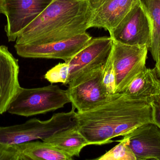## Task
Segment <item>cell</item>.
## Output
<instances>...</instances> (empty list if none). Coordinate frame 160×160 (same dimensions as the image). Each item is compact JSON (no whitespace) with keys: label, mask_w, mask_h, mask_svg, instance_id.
<instances>
[{"label":"cell","mask_w":160,"mask_h":160,"mask_svg":"<svg viewBox=\"0 0 160 160\" xmlns=\"http://www.w3.org/2000/svg\"><path fill=\"white\" fill-rule=\"evenodd\" d=\"M74 120L89 145H102L152 122V106L146 101L116 93L112 100L101 106L84 112H77Z\"/></svg>","instance_id":"cell-1"},{"label":"cell","mask_w":160,"mask_h":160,"mask_svg":"<svg viewBox=\"0 0 160 160\" xmlns=\"http://www.w3.org/2000/svg\"><path fill=\"white\" fill-rule=\"evenodd\" d=\"M89 0H53L18 35V45H38L65 40L90 28Z\"/></svg>","instance_id":"cell-2"},{"label":"cell","mask_w":160,"mask_h":160,"mask_svg":"<svg viewBox=\"0 0 160 160\" xmlns=\"http://www.w3.org/2000/svg\"><path fill=\"white\" fill-rule=\"evenodd\" d=\"M76 109L54 114L46 121L32 118L23 124L0 126V144L18 145L37 140L42 141L57 132L76 126Z\"/></svg>","instance_id":"cell-3"},{"label":"cell","mask_w":160,"mask_h":160,"mask_svg":"<svg viewBox=\"0 0 160 160\" xmlns=\"http://www.w3.org/2000/svg\"><path fill=\"white\" fill-rule=\"evenodd\" d=\"M70 102L67 90L58 85H51L35 88L20 87L7 112L29 117L56 111Z\"/></svg>","instance_id":"cell-4"},{"label":"cell","mask_w":160,"mask_h":160,"mask_svg":"<svg viewBox=\"0 0 160 160\" xmlns=\"http://www.w3.org/2000/svg\"><path fill=\"white\" fill-rule=\"evenodd\" d=\"M104 65L83 73L68 84L67 91L72 107L78 110V112L95 109L112 100L115 96L116 94H108L102 83Z\"/></svg>","instance_id":"cell-5"},{"label":"cell","mask_w":160,"mask_h":160,"mask_svg":"<svg viewBox=\"0 0 160 160\" xmlns=\"http://www.w3.org/2000/svg\"><path fill=\"white\" fill-rule=\"evenodd\" d=\"M149 48L113 40L112 59L116 75V93H122L133 79L146 68Z\"/></svg>","instance_id":"cell-6"},{"label":"cell","mask_w":160,"mask_h":160,"mask_svg":"<svg viewBox=\"0 0 160 160\" xmlns=\"http://www.w3.org/2000/svg\"><path fill=\"white\" fill-rule=\"evenodd\" d=\"M109 33L113 40L123 44L150 48L152 42L151 23L141 0Z\"/></svg>","instance_id":"cell-7"},{"label":"cell","mask_w":160,"mask_h":160,"mask_svg":"<svg viewBox=\"0 0 160 160\" xmlns=\"http://www.w3.org/2000/svg\"><path fill=\"white\" fill-rule=\"evenodd\" d=\"M53 0H0L2 14L9 42L16 41L20 33L36 18Z\"/></svg>","instance_id":"cell-8"},{"label":"cell","mask_w":160,"mask_h":160,"mask_svg":"<svg viewBox=\"0 0 160 160\" xmlns=\"http://www.w3.org/2000/svg\"><path fill=\"white\" fill-rule=\"evenodd\" d=\"M86 32L65 40L38 45L14 46L17 54L23 58L62 59L69 61L92 39Z\"/></svg>","instance_id":"cell-9"},{"label":"cell","mask_w":160,"mask_h":160,"mask_svg":"<svg viewBox=\"0 0 160 160\" xmlns=\"http://www.w3.org/2000/svg\"><path fill=\"white\" fill-rule=\"evenodd\" d=\"M113 40L111 37L92 38L89 43L69 61L68 84L85 72L103 65L112 51Z\"/></svg>","instance_id":"cell-10"},{"label":"cell","mask_w":160,"mask_h":160,"mask_svg":"<svg viewBox=\"0 0 160 160\" xmlns=\"http://www.w3.org/2000/svg\"><path fill=\"white\" fill-rule=\"evenodd\" d=\"M139 0H89L90 27L110 32L115 28Z\"/></svg>","instance_id":"cell-11"},{"label":"cell","mask_w":160,"mask_h":160,"mask_svg":"<svg viewBox=\"0 0 160 160\" xmlns=\"http://www.w3.org/2000/svg\"><path fill=\"white\" fill-rule=\"evenodd\" d=\"M18 60L8 48L0 46V115L7 111L21 87Z\"/></svg>","instance_id":"cell-12"},{"label":"cell","mask_w":160,"mask_h":160,"mask_svg":"<svg viewBox=\"0 0 160 160\" xmlns=\"http://www.w3.org/2000/svg\"><path fill=\"white\" fill-rule=\"evenodd\" d=\"M124 137L136 160H160V128L153 122L138 127Z\"/></svg>","instance_id":"cell-13"},{"label":"cell","mask_w":160,"mask_h":160,"mask_svg":"<svg viewBox=\"0 0 160 160\" xmlns=\"http://www.w3.org/2000/svg\"><path fill=\"white\" fill-rule=\"evenodd\" d=\"M128 96L151 103L160 99V79L156 68L145 69L139 73L123 93Z\"/></svg>","instance_id":"cell-14"},{"label":"cell","mask_w":160,"mask_h":160,"mask_svg":"<svg viewBox=\"0 0 160 160\" xmlns=\"http://www.w3.org/2000/svg\"><path fill=\"white\" fill-rule=\"evenodd\" d=\"M42 141L73 157H79L82 148L89 145L86 139L80 133L76 126L57 132Z\"/></svg>","instance_id":"cell-15"},{"label":"cell","mask_w":160,"mask_h":160,"mask_svg":"<svg viewBox=\"0 0 160 160\" xmlns=\"http://www.w3.org/2000/svg\"><path fill=\"white\" fill-rule=\"evenodd\" d=\"M18 146L26 160H73V157L43 141H32Z\"/></svg>","instance_id":"cell-16"},{"label":"cell","mask_w":160,"mask_h":160,"mask_svg":"<svg viewBox=\"0 0 160 160\" xmlns=\"http://www.w3.org/2000/svg\"><path fill=\"white\" fill-rule=\"evenodd\" d=\"M152 28V42L149 48L153 59L157 58L160 44V0H141Z\"/></svg>","instance_id":"cell-17"},{"label":"cell","mask_w":160,"mask_h":160,"mask_svg":"<svg viewBox=\"0 0 160 160\" xmlns=\"http://www.w3.org/2000/svg\"><path fill=\"white\" fill-rule=\"evenodd\" d=\"M118 144L100 157L98 160H136L135 155L129 145L128 139L124 137Z\"/></svg>","instance_id":"cell-18"},{"label":"cell","mask_w":160,"mask_h":160,"mask_svg":"<svg viewBox=\"0 0 160 160\" xmlns=\"http://www.w3.org/2000/svg\"><path fill=\"white\" fill-rule=\"evenodd\" d=\"M102 79V83L108 94L111 95L116 94V75L112 59V51L103 66Z\"/></svg>","instance_id":"cell-19"},{"label":"cell","mask_w":160,"mask_h":160,"mask_svg":"<svg viewBox=\"0 0 160 160\" xmlns=\"http://www.w3.org/2000/svg\"><path fill=\"white\" fill-rule=\"evenodd\" d=\"M68 74L67 63H59L46 73L45 79L52 84L61 83L66 85H68Z\"/></svg>","instance_id":"cell-20"},{"label":"cell","mask_w":160,"mask_h":160,"mask_svg":"<svg viewBox=\"0 0 160 160\" xmlns=\"http://www.w3.org/2000/svg\"><path fill=\"white\" fill-rule=\"evenodd\" d=\"M0 160H26L18 145L0 144Z\"/></svg>","instance_id":"cell-21"},{"label":"cell","mask_w":160,"mask_h":160,"mask_svg":"<svg viewBox=\"0 0 160 160\" xmlns=\"http://www.w3.org/2000/svg\"><path fill=\"white\" fill-rule=\"evenodd\" d=\"M152 122L160 128V99L151 103Z\"/></svg>","instance_id":"cell-22"},{"label":"cell","mask_w":160,"mask_h":160,"mask_svg":"<svg viewBox=\"0 0 160 160\" xmlns=\"http://www.w3.org/2000/svg\"><path fill=\"white\" fill-rule=\"evenodd\" d=\"M154 61L156 62L155 68H156V70H157V74H158V76L160 79V44L157 58Z\"/></svg>","instance_id":"cell-23"},{"label":"cell","mask_w":160,"mask_h":160,"mask_svg":"<svg viewBox=\"0 0 160 160\" xmlns=\"http://www.w3.org/2000/svg\"><path fill=\"white\" fill-rule=\"evenodd\" d=\"M2 13V11H1V9H0V14H1Z\"/></svg>","instance_id":"cell-24"}]
</instances>
